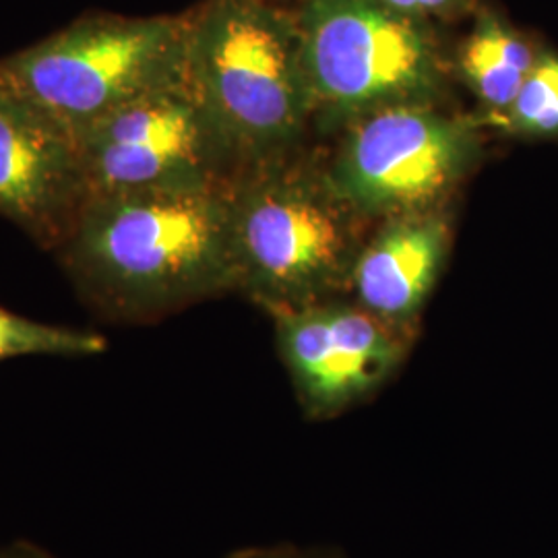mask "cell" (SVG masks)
<instances>
[{
    "label": "cell",
    "instance_id": "7c38bea8",
    "mask_svg": "<svg viewBox=\"0 0 558 558\" xmlns=\"http://www.w3.org/2000/svg\"><path fill=\"white\" fill-rule=\"evenodd\" d=\"M106 348L108 341L96 331L27 319L0 306V362L29 356L89 359Z\"/></svg>",
    "mask_w": 558,
    "mask_h": 558
},
{
    "label": "cell",
    "instance_id": "9a60e30c",
    "mask_svg": "<svg viewBox=\"0 0 558 558\" xmlns=\"http://www.w3.org/2000/svg\"><path fill=\"white\" fill-rule=\"evenodd\" d=\"M399 13L428 20V17H449L465 9L468 0H385Z\"/></svg>",
    "mask_w": 558,
    "mask_h": 558
},
{
    "label": "cell",
    "instance_id": "8fae6325",
    "mask_svg": "<svg viewBox=\"0 0 558 558\" xmlns=\"http://www.w3.org/2000/svg\"><path fill=\"white\" fill-rule=\"evenodd\" d=\"M538 57L536 48L511 25L484 11L459 52V69L472 92L500 122Z\"/></svg>",
    "mask_w": 558,
    "mask_h": 558
},
{
    "label": "cell",
    "instance_id": "3957f363",
    "mask_svg": "<svg viewBox=\"0 0 558 558\" xmlns=\"http://www.w3.org/2000/svg\"><path fill=\"white\" fill-rule=\"evenodd\" d=\"M263 161L228 184L240 294L265 313L350 294L364 248L362 218L327 172Z\"/></svg>",
    "mask_w": 558,
    "mask_h": 558
},
{
    "label": "cell",
    "instance_id": "2e32d148",
    "mask_svg": "<svg viewBox=\"0 0 558 558\" xmlns=\"http://www.w3.org/2000/svg\"><path fill=\"white\" fill-rule=\"evenodd\" d=\"M0 558H59L32 542H11L0 546Z\"/></svg>",
    "mask_w": 558,
    "mask_h": 558
},
{
    "label": "cell",
    "instance_id": "7a4b0ae2",
    "mask_svg": "<svg viewBox=\"0 0 558 558\" xmlns=\"http://www.w3.org/2000/svg\"><path fill=\"white\" fill-rule=\"evenodd\" d=\"M186 77L240 172L286 156L315 112L299 17L269 0H207L191 13Z\"/></svg>",
    "mask_w": 558,
    "mask_h": 558
},
{
    "label": "cell",
    "instance_id": "8992f818",
    "mask_svg": "<svg viewBox=\"0 0 558 558\" xmlns=\"http://www.w3.org/2000/svg\"><path fill=\"white\" fill-rule=\"evenodd\" d=\"M478 158L472 120L403 104L354 120L327 177L362 218L387 221L440 211Z\"/></svg>",
    "mask_w": 558,
    "mask_h": 558
},
{
    "label": "cell",
    "instance_id": "9c48e42d",
    "mask_svg": "<svg viewBox=\"0 0 558 558\" xmlns=\"http://www.w3.org/2000/svg\"><path fill=\"white\" fill-rule=\"evenodd\" d=\"M85 199L73 133L0 80V216L54 251Z\"/></svg>",
    "mask_w": 558,
    "mask_h": 558
},
{
    "label": "cell",
    "instance_id": "30bf717a",
    "mask_svg": "<svg viewBox=\"0 0 558 558\" xmlns=\"http://www.w3.org/2000/svg\"><path fill=\"white\" fill-rule=\"evenodd\" d=\"M447 244L449 230L440 211L385 221L360 253L350 294L362 308L414 339Z\"/></svg>",
    "mask_w": 558,
    "mask_h": 558
},
{
    "label": "cell",
    "instance_id": "5b68a950",
    "mask_svg": "<svg viewBox=\"0 0 558 558\" xmlns=\"http://www.w3.org/2000/svg\"><path fill=\"white\" fill-rule=\"evenodd\" d=\"M315 110L359 120L435 101L442 59L426 20L385 0H306L299 15Z\"/></svg>",
    "mask_w": 558,
    "mask_h": 558
},
{
    "label": "cell",
    "instance_id": "ba28073f",
    "mask_svg": "<svg viewBox=\"0 0 558 558\" xmlns=\"http://www.w3.org/2000/svg\"><path fill=\"white\" fill-rule=\"evenodd\" d=\"M271 319L300 410L315 422L375 398L398 375L414 341L354 300L279 311Z\"/></svg>",
    "mask_w": 558,
    "mask_h": 558
},
{
    "label": "cell",
    "instance_id": "4fadbf2b",
    "mask_svg": "<svg viewBox=\"0 0 558 558\" xmlns=\"http://www.w3.org/2000/svg\"><path fill=\"white\" fill-rule=\"evenodd\" d=\"M511 133L532 140L558 135V57L539 52L518 98L500 120Z\"/></svg>",
    "mask_w": 558,
    "mask_h": 558
},
{
    "label": "cell",
    "instance_id": "277c9868",
    "mask_svg": "<svg viewBox=\"0 0 558 558\" xmlns=\"http://www.w3.org/2000/svg\"><path fill=\"white\" fill-rule=\"evenodd\" d=\"M191 15L96 13L0 59V80L73 137L120 106L186 77Z\"/></svg>",
    "mask_w": 558,
    "mask_h": 558
},
{
    "label": "cell",
    "instance_id": "5bb4252c",
    "mask_svg": "<svg viewBox=\"0 0 558 558\" xmlns=\"http://www.w3.org/2000/svg\"><path fill=\"white\" fill-rule=\"evenodd\" d=\"M226 558H348L338 546H299V544H271L248 546L234 550Z\"/></svg>",
    "mask_w": 558,
    "mask_h": 558
},
{
    "label": "cell",
    "instance_id": "6da1fadb",
    "mask_svg": "<svg viewBox=\"0 0 558 558\" xmlns=\"http://www.w3.org/2000/svg\"><path fill=\"white\" fill-rule=\"evenodd\" d=\"M228 184L92 195L54 253L81 299L114 323L239 292Z\"/></svg>",
    "mask_w": 558,
    "mask_h": 558
},
{
    "label": "cell",
    "instance_id": "52a82bcc",
    "mask_svg": "<svg viewBox=\"0 0 558 558\" xmlns=\"http://www.w3.org/2000/svg\"><path fill=\"white\" fill-rule=\"evenodd\" d=\"M87 197L216 186L240 172L189 77L158 87L75 135Z\"/></svg>",
    "mask_w": 558,
    "mask_h": 558
}]
</instances>
